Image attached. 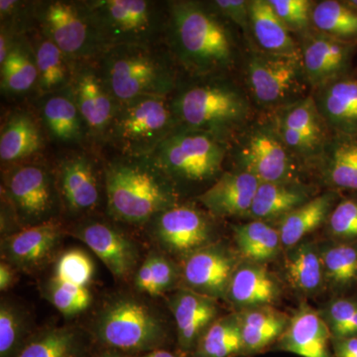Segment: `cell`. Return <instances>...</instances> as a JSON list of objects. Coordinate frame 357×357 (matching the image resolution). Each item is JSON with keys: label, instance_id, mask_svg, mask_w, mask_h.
Here are the masks:
<instances>
[{"label": "cell", "instance_id": "cell-46", "mask_svg": "<svg viewBox=\"0 0 357 357\" xmlns=\"http://www.w3.org/2000/svg\"><path fill=\"white\" fill-rule=\"evenodd\" d=\"M148 256L151 261L153 278L152 297L164 295L177 287L181 281V271L177 265L164 253L155 251Z\"/></svg>", "mask_w": 357, "mask_h": 357}, {"label": "cell", "instance_id": "cell-12", "mask_svg": "<svg viewBox=\"0 0 357 357\" xmlns=\"http://www.w3.org/2000/svg\"><path fill=\"white\" fill-rule=\"evenodd\" d=\"M237 157L241 170L255 176L260 183L298 182L297 158L284 144L272 122L253 128Z\"/></svg>", "mask_w": 357, "mask_h": 357}, {"label": "cell", "instance_id": "cell-47", "mask_svg": "<svg viewBox=\"0 0 357 357\" xmlns=\"http://www.w3.org/2000/svg\"><path fill=\"white\" fill-rule=\"evenodd\" d=\"M213 10L217 11L225 20L232 21L239 26L244 33L250 32L249 1L245 0H215L210 2Z\"/></svg>", "mask_w": 357, "mask_h": 357}, {"label": "cell", "instance_id": "cell-43", "mask_svg": "<svg viewBox=\"0 0 357 357\" xmlns=\"http://www.w3.org/2000/svg\"><path fill=\"white\" fill-rule=\"evenodd\" d=\"M333 340L357 337V302L340 298L328 303L321 312Z\"/></svg>", "mask_w": 357, "mask_h": 357}, {"label": "cell", "instance_id": "cell-45", "mask_svg": "<svg viewBox=\"0 0 357 357\" xmlns=\"http://www.w3.org/2000/svg\"><path fill=\"white\" fill-rule=\"evenodd\" d=\"M275 13L289 31L306 33L312 22V2L309 0H269Z\"/></svg>", "mask_w": 357, "mask_h": 357}, {"label": "cell", "instance_id": "cell-1", "mask_svg": "<svg viewBox=\"0 0 357 357\" xmlns=\"http://www.w3.org/2000/svg\"><path fill=\"white\" fill-rule=\"evenodd\" d=\"M165 38L178 65L196 77L215 76L236 62L234 37L222 16L208 4L172 1L167 4Z\"/></svg>", "mask_w": 357, "mask_h": 357}, {"label": "cell", "instance_id": "cell-44", "mask_svg": "<svg viewBox=\"0 0 357 357\" xmlns=\"http://www.w3.org/2000/svg\"><path fill=\"white\" fill-rule=\"evenodd\" d=\"M331 236L337 241L357 239V198L342 199L333 208L328 220Z\"/></svg>", "mask_w": 357, "mask_h": 357}, {"label": "cell", "instance_id": "cell-52", "mask_svg": "<svg viewBox=\"0 0 357 357\" xmlns=\"http://www.w3.org/2000/svg\"><path fill=\"white\" fill-rule=\"evenodd\" d=\"M89 357H132L130 356H128V354H122V352L112 351V349H103L102 351L98 352L96 354H91Z\"/></svg>", "mask_w": 357, "mask_h": 357}, {"label": "cell", "instance_id": "cell-25", "mask_svg": "<svg viewBox=\"0 0 357 357\" xmlns=\"http://www.w3.org/2000/svg\"><path fill=\"white\" fill-rule=\"evenodd\" d=\"M280 285L264 264L241 263L227 288L225 300L239 311L249 307L271 306L279 299Z\"/></svg>", "mask_w": 357, "mask_h": 357}, {"label": "cell", "instance_id": "cell-34", "mask_svg": "<svg viewBox=\"0 0 357 357\" xmlns=\"http://www.w3.org/2000/svg\"><path fill=\"white\" fill-rule=\"evenodd\" d=\"M306 187L295 183H260L248 217L270 222L281 220L311 199Z\"/></svg>", "mask_w": 357, "mask_h": 357}, {"label": "cell", "instance_id": "cell-51", "mask_svg": "<svg viewBox=\"0 0 357 357\" xmlns=\"http://www.w3.org/2000/svg\"><path fill=\"white\" fill-rule=\"evenodd\" d=\"M132 357H185L180 352H173L165 349H156V351L146 352Z\"/></svg>", "mask_w": 357, "mask_h": 357}, {"label": "cell", "instance_id": "cell-20", "mask_svg": "<svg viewBox=\"0 0 357 357\" xmlns=\"http://www.w3.org/2000/svg\"><path fill=\"white\" fill-rule=\"evenodd\" d=\"M305 34L300 51L310 86L318 91L351 72L357 43L333 38L318 30Z\"/></svg>", "mask_w": 357, "mask_h": 357}, {"label": "cell", "instance_id": "cell-28", "mask_svg": "<svg viewBox=\"0 0 357 357\" xmlns=\"http://www.w3.org/2000/svg\"><path fill=\"white\" fill-rule=\"evenodd\" d=\"M45 96L41 116L51 137L68 144H79L84 140L88 133L70 86Z\"/></svg>", "mask_w": 357, "mask_h": 357}, {"label": "cell", "instance_id": "cell-37", "mask_svg": "<svg viewBox=\"0 0 357 357\" xmlns=\"http://www.w3.org/2000/svg\"><path fill=\"white\" fill-rule=\"evenodd\" d=\"M38 84V70L31 44L22 35L14 40L1 64V91L11 96L29 93Z\"/></svg>", "mask_w": 357, "mask_h": 357}, {"label": "cell", "instance_id": "cell-27", "mask_svg": "<svg viewBox=\"0 0 357 357\" xmlns=\"http://www.w3.org/2000/svg\"><path fill=\"white\" fill-rule=\"evenodd\" d=\"M319 160L328 185L357 192V135L331 134Z\"/></svg>", "mask_w": 357, "mask_h": 357}, {"label": "cell", "instance_id": "cell-15", "mask_svg": "<svg viewBox=\"0 0 357 357\" xmlns=\"http://www.w3.org/2000/svg\"><path fill=\"white\" fill-rule=\"evenodd\" d=\"M61 204L73 215H89L100 206L102 184L96 160L73 152L59 160L54 172Z\"/></svg>", "mask_w": 357, "mask_h": 357}, {"label": "cell", "instance_id": "cell-36", "mask_svg": "<svg viewBox=\"0 0 357 357\" xmlns=\"http://www.w3.org/2000/svg\"><path fill=\"white\" fill-rule=\"evenodd\" d=\"M234 236L239 255L246 262L265 264L274 260L281 250L279 230L267 222L252 220L234 225Z\"/></svg>", "mask_w": 357, "mask_h": 357}, {"label": "cell", "instance_id": "cell-38", "mask_svg": "<svg viewBox=\"0 0 357 357\" xmlns=\"http://www.w3.org/2000/svg\"><path fill=\"white\" fill-rule=\"evenodd\" d=\"M243 354V335L236 312L215 319L189 357H236Z\"/></svg>", "mask_w": 357, "mask_h": 357}, {"label": "cell", "instance_id": "cell-50", "mask_svg": "<svg viewBox=\"0 0 357 357\" xmlns=\"http://www.w3.org/2000/svg\"><path fill=\"white\" fill-rule=\"evenodd\" d=\"M17 272L13 265L2 260L0 263V290L6 292L17 282Z\"/></svg>", "mask_w": 357, "mask_h": 357}, {"label": "cell", "instance_id": "cell-23", "mask_svg": "<svg viewBox=\"0 0 357 357\" xmlns=\"http://www.w3.org/2000/svg\"><path fill=\"white\" fill-rule=\"evenodd\" d=\"M321 312L302 304L290 319L285 332L277 340V349L301 357H332L328 344L332 338Z\"/></svg>", "mask_w": 357, "mask_h": 357}, {"label": "cell", "instance_id": "cell-4", "mask_svg": "<svg viewBox=\"0 0 357 357\" xmlns=\"http://www.w3.org/2000/svg\"><path fill=\"white\" fill-rule=\"evenodd\" d=\"M91 338L105 349L135 356L164 349L165 319L158 310L130 294L109 298L91 321Z\"/></svg>", "mask_w": 357, "mask_h": 357}, {"label": "cell", "instance_id": "cell-33", "mask_svg": "<svg viewBox=\"0 0 357 357\" xmlns=\"http://www.w3.org/2000/svg\"><path fill=\"white\" fill-rule=\"evenodd\" d=\"M250 32L263 52L281 55L301 54L290 31L275 13L269 0L249 1Z\"/></svg>", "mask_w": 357, "mask_h": 357}, {"label": "cell", "instance_id": "cell-2", "mask_svg": "<svg viewBox=\"0 0 357 357\" xmlns=\"http://www.w3.org/2000/svg\"><path fill=\"white\" fill-rule=\"evenodd\" d=\"M107 213L116 222L142 225L178 204L175 184L149 156L119 155L103 168Z\"/></svg>", "mask_w": 357, "mask_h": 357}, {"label": "cell", "instance_id": "cell-21", "mask_svg": "<svg viewBox=\"0 0 357 357\" xmlns=\"http://www.w3.org/2000/svg\"><path fill=\"white\" fill-rule=\"evenodd\" d=\"M168 305L175 319L178 352L190 356L204 333L218 318L217 300L180 288L170 296Z\"/></svg>", "mask_w": 357, "mask_h": 357}, {"label": "cell", "instance_id": "cell-32", "mask_svg": "<svg viewBox=\"0 0 357 357\" xmlns=\"http://www.w3.org/2000/svg\"><path fill=\"white\" fill-rule=\"evenodd\" d=\"M89 338L76 326H48L33 335L17 357H89Z\"/></svg>", "mask_w": 357, "mask_h": 357}, {"label": "cell", "instance_id": "cell-41", "mask_svg": "<svg viewBox=\"0 0 357 357\" xmlns=\"http://www.w3.org/2000/svg\"><path fill=\"white\" fill-rule=\"evenodd\" d=\"M326 283L344 288L357 281V245L349 243L319 245Z\"/></svg>", "mask_w": 357, "mask_h": 357}, {"label": "cell", "instance_id": "cell-5", "mask_svg": "<svg viewBox=\"0 0 357 357\" xmlns=\"http://www.w3.org/2000/svg\"><path fill=\"white\" fill-rule=\"evenodd\" d=\"M177 88L171 96L181 128L223 136L241 128L249 115L243 91L220 79L199 77Z\"/></svg>", "mask_w": 357, "mask_h": 357}, {"label": "cell", "instance_id": "cell-53", "mask_svg": "<svg viewBox=\"0 0 357 357\" xmlns=\"http://www.w3.org/2000/svg\"><path fill=\"white\" fill-rule=\"evenodd\" d=\"M344 4H347L349 8L352 10L356 11L357 13V0H345Z\"/></svg>", "mask_w": 357, "mask_h": 357}, {"label": "cell", "instance_id": "cell-48", "mask_svg": "<svg viewBox=\"0 0 357 357\" xmlns=\"http://www.w3.org/2000/svg\"><path fill=\"white\" fill-rule=\"evenodd\" d=\"M134 286L138 293L145 294L152 297L153 291V278H152V266L149 256L142 262L133 277Z\"/></svg>", "mask_w": 357, "mask_h": 357}, {"label": "cell", "instance_id": "cell-8", "mask_svg": "<svg viewBox=\"0 0 357 357\" xmlns=\"http://www.w3.org/2000/svg\"><path fill=\"white\" fill-rule=\"evenodd\" d=\"M225 153L220 138L180 126L149 157L178 189L180 185L202 184L217 178Z\"/></svg>", "mask_w": 357, "mask_h": 357}, {"label": "cell", "instance_id": "cell-9", "mask_svg": "<svg viewBox=\"0 0 357 357\" xmlns=\"http://www.w3.org/2000/svg\"><path fill=\"white\" fill-rule=\"evenodd\" d=\"M34 18L74 66L98 62L105 52L84 1L42 2L34 6Z\"/></svg>", "mask_w": 357, "mask_h": 357}, {"label": "cell", "instance_id": "cell-7", "mask_svg": "<svg viewBox=\"0 0 357 357\" xmlns=\"http://www.w3.org/2000/svg\"><path fill=\"white\" fill-rule=\"evenodd\" d=\"M86 2L105 51L117 46H157L165 37L166 9L149 0Z\"/></svg>", "mask_w": 357, "mask_h": 357}, {"label": "cell", "instance_id": "cell-11", "mask_svg": "<svg viewBox=\"0 0 357 357\" xmlns=\"http://www.w3.org/2000/svg\"><path fill=\"white\" fill-rule=\"evenodd\" d=\"M246 79L253 98L263 107H282L304 96L307 83L301 54H251Z\"/></svg>", "mask_w": 357, "mask_h": 357}, {"label": "cell", "instance_id": "cell-19", "mask_svg": "<svg viewBox=\"0 0 357 357\" xmlns=\"http://www.w3.org/2000/svg\"><path fill=\"white\" fill-rule=\"evenodd\" d=\"M67 229L58 218L2 236L1 259L18 271L34 272L53 257Z\"/></svg>", "mask_w": 357, "mask_h": 357}, {"label": "cell", "instance_id": "cell-39", "mask_svg": "<svg viewBox=\"0 0 357 357\" xmlns=\"http://www.w3.org/2000/svg\"><path fill=\"white\" fill-rule=\"evenodd\" d=\"M36 332L29 312L11 299L0 304V357H17Z\"/></svg>", "mask_w": 357, "mask_h": 357}, {"label": "cell", "instance_id": "cell-6", "mask_svg": "<svg viewBox=\"0 0 357 357\" xmlns=\"http://www.w3.org/2000/svg\"><path fill=\"white\" fill-rule=\"evenodd\" d=\"M178 128L171 96H143L119 103L105 143L121 156H149Z\"/></svg>", "mask_w": 357, "mask_h": 357}, {"label": "cell", "instance_id": "cell-29", "mask_svg": "<svg viewBox=\"0 0 357 357\" xmlns=\"http://www.w3.org/2000/svg\"><path fill=\"white\" fill-rule=\"evenodd\" d=\"M284 271L290 287L306 297L321 292L326 284L319 245L311 241L288 249Z\"/></svg>", "mask_w": 357, "mask_h": 357}, {"label": "cell", "instance_id": "cell-49", "mask_svg": "<svg viewBox=\"0 0 357 357\" xmlns=\"http://www.w3.org/2000/svg\"><path fill=\"white\" fill-rule=\"evenodd\" d=\"M335 357H357V337L333 340Z\"/></svg>", "mask_w": 357, "mask_h": 357}, {"label": "cell", "instance_id": "cell-17", "mask_svg": "<svg viewBox=\"0 0 357 357\" xmlns=\"http://www.w3.org/2000/svg\"><path fill=\"white\" fill-rule=\"evenodd\" d=\"M70 88L86 133L98 142H105L119 103L105 86L98 62L75 66Z\"/></svg>", "mask_w": 357, "mask_h": 357}, {"label": "cell", "instance_id": "cell-14", "mask_svg": "<svg viewBox=\"0 0 357 357\" xmlns=\"http://www.w3.org/2000/svg\"><path fill=\"white\" fill-rule=\"evenodd\" d=\"M272 123L297 159H319L332 134L312 96L279 107Z\"/></svg>", "mask_w": 357, "mask_h": 357}, {"label": "cell", "instance_id": "cell-31", "mask_svg": "<svg viewBox=\"0 0 357 357\" xmlns=\"http://www.w3.org/2000/svg\"><path fill=\"white\" fill-rule=\"evenodd\" d=\"M335 201V192H325L312 198L279 220L277 229L280 234L282 248L289 249L297 245L307 234L319 229L328 220Z\"/></svg>", "mask_w": 357, "mask_h": 357}, {"label": "cell", "instance_id": "cell-42", "mask_svg": "<svg viewBox=\"0 0 357 357\" xmlns=\"http://www.w3.org/2000/svg\"><path fill=\"white\" fill-rule=\"evenodd\" d=\"M95 274L93 260L81 249L65 251L54 265L51 276L66 283L89 288Z\"/></svg>", "mask_w": 357, "mask_h": 357}, {"label": "cell", "instance_id": "cell-24", "mask_svg": "<svg viewBox=\"0 0 357 357\" xmlns=\"http://www.w3.org/2000/svg\"><path fill=\"white\" fill-rule=\"evenodd\" d=\"M314 98L331 132L357 135V73L321 86Z\"/></svg>", "mask_w": 357, "mask_h": 357}, {"label": "cell", "instance_id": "cell-30", "mask_svg": "<svg viewBox=\"0 0 357 357\" xmlns=\"http://www.w3.org/2000/svg\"><path fill=\"white\" fill-rule=\"evenodd\" d=\"M243 340V356L259 354L285 332L289 319L271 306L249 307L236 312Z\"/></svg>", "mask_w": 357, "mask_h": 357}, {"label": "cell", "instance_id": "cell-3", "mask_svg": "<svg viewBox=\"0 0 357 357\" xmlns=\"http://www.w3.org/2000/svg\"><path fill=\"white\" fill-rule=\"evenodd\" d=\"M175 60L157 46H117L98 61L105 86L115 102L143 96H172L178 86Z\"/></svg>", "mask_w": 357, "mask_h": 357}, {"label": "cell", "instance_id": "cell-26", "mask_svg": "<svg viewBox=\"0 0 357 357\" xmlns=\"http://www.w3.org/2000/svg\"><path fill=\"white\" fill-rule=\"evenodd\" d=\"M43 133L30 112L17 110L8 115L0 133V159L3 164L29 160L43 148Z\"/></svg>", "mask_w": 357, "mask_h": 357}, {"label": "cell", "instance_id": "cell-22", "mask_svg": "<svg viewBox=\"0 0 357 357\" xmlns=\"http://www.w3.org/2000/svg\"><path fill=\"white\" fill-rule=\"evenodd\" d=\"M260 182L245 171L223 173L198 201L213 217L248 215Z\"/></svg>", "mask_w": 357, "mask_h": 357}, {"label": "cell", "instance_id": "cell-16", "mask_svg": "<svg viewBox=\"0 0 357 357\" xmlns=\"http://www.w3.org/2000/svg\"><path fill=\"white\" fill-rule=\"evenodd\" d=\"M68 234L89 246L117 280L128 281L137 271V244L114 225L89 220L67 229Z\"/></svg>", "mask_w": 357, "mask_h": 357}, {"label": "cell", "instance_id": "cell-18", "mask_svg": "<svg viewBox=\"0 0 357 357\" xmlns=\"http://www.w3.org/2000/svg\"><path fill=\"white\" fill-rule=\"evenodd\" d=\"M241 263L236 255L220 243L195 251L183 258V287L213 299H225L232 275Z\"/></svg>", "mask_w": 357, "mask_h": 357}, {"label": "cell", "instance_id": "cell-35", "mask_svg": "<svg viewBox=\"0 0 357 357\" xmlns=\"http://www.w3.org/2000/svg\"><path fill=\"white\" fill-rule=\"evenodd\" d=\"M39 36L30 44L38 70L37 88L42 96H47L70 86L75 66L43 33L40 31Z\"/></svg>", "mask_w": 357, "mask_h": 357}, {"label": "cell", "instance_id": "cell-13", "mask_svg": "<svg viewBox=\"0 0 357 357\" xmlns=\"http://www.w3.org/2000/svg\"><path fill=\"white\" fill-rule=\"evenodd\" d=\"M150 234L167 255L184 258L213 243L210 218L190 204H177L162 211L150 222Z\"/></svg>", "mask_w": 357, "mask_h": 357}, {"label": "cell", "instance_id": "cell-10", "mask_svg": "<svg viewBox=\"0 0 357 357\" xmlns=\"http://www.w3.org/2000/svg\"><path fill=\"white\" fill-rule=\"evenodd\" d=\"M2 198L21 229L56 218L61 204L54 172L43 163L27 160L13 164L6 171Z\"/></svg>", "mask_w": 357, "mask_h": 357}, {"label": "cell", "instance_id": "cell-40", "mask_svg": "<svg viewBox=\"0 0 357 357\" xmlns=\"http://www.w3.org/2000/svg\"><path fill=\"white\" fill-rule=\"evenodd\" d=\"M312 22L318 31L357 43V13L344 1L324 0L312 6Z\"/></svg>", "mask_w": 357, "mask_h": 357}]
</instances>
